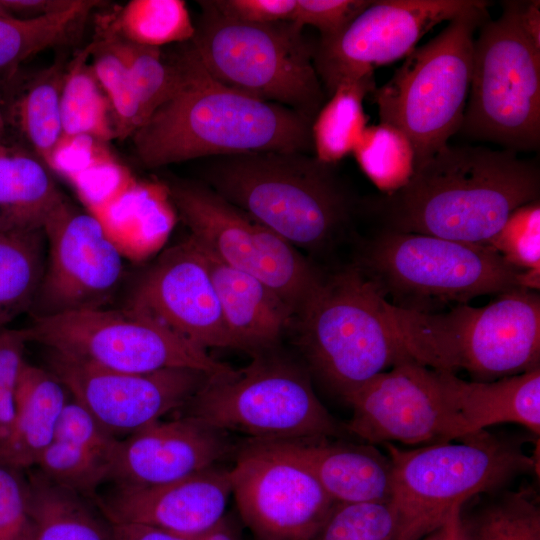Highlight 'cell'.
I'll return each instance as SVG.
<instances>
[{
  "label": "cell",
  "instance_id": "cell-43",
  "mask_svg": "<svg viewBox=\"0 0 540 540\" xmlns=\"http://www.w3.org/2000/svg\"><path fill=\"white\" fill-rule=\"evenodd\" d=\"M29 526L27 472L0 461V540H16Z\"/></svg>",
  "mask_w": 540,
  "mask_h": 540
},
{
  "label": "cell",
  "instance_id": "cell-24",
  "mask_svg": "<svg viewBox=\"0 0 540 540\" xmlns=\"http://www.w3.org/2000/svg\"><path fill=\"white\" fill-rule=\"evenodd\" d=\"M451 405L469 434L496 424L515 423L540 434V368L488 382L466 381L437 370Z\"/></svg>",
  "mask_w": 540,
  "mask_h": 540
},
{
  "label": "cell",
  "instance_id": "cell-23",
  "mask_svg": "<svg viewBox=\"0 0 540 540\" xmlns=\"http://www.w3.org/2000/svg\"><path fill=\"white\" fill-rule=\"evenodd\" d=\"M204 256L233 349L252 356L279 347L295 318L292 307L259 279Z\"/></svg>",
  "mask_w": 540,
  "mask_h": 540
},
{
  "label": "cell",
  "instance_id": "cell-13",
  "mask_svg": "<svg viewBox=\"0 0 540 540\" xmlns=\"http://www.w3.org/2000/svg\"><path fill=\"white\" fill-rule=\"evenodd\" d=\"M27 342L98 367L128 373L192 368L215 375L231 366L130 307L32 318L22 329Z\"/></svg>",
  "mask_w": 540,
  "mask_h": 540
},
{
  "label": "cell",
  "instance_id": "cell-52",
  "mask_svg": "<svg viewBox=\"0 0 540 540\" xmlns=\"http://www.w3.org/2000/svg\"><path fill=\"white\" fill-rule=\"evenodd\" d=\"M16 540H33V533L31 525L29 528Z\"/></svg>",
  "mask_w": 540,
  "mask_h": 540
},
{
  "label": "cell",
  "instance_id": "cell-18",
  "mask_svg": "<svg viewBox=\"0 0 540 540\" xmlns=\"http://www.w3.org/2000/svg\"><path fill=\"white\" fill-rule=\"evenodd\" d=\"M48 364L73 399L117 439L180 411L211 375L192 368L113 371L53 351Z\"/></svg>",
  "mask_w": 540,
  "mask_h": 540
},
{
  "label": "cell",
  "instance_id": "cell-30",
  "mask_svg": "<svg viewBox=\"0 0 540 540\" xmlns=\"http://www.w3.org/2000/svg\"><path fill=\"white\" fill-rule=\"evenodd\" d=\"M376 88L374 74L340 83L311 126L315 157L336 164L351 153L367 127L363 100Z\"/></svg>",
  "mask_w": 540,
  "mask_h": 540
},
{
  "label": "cell",
  "instance_id": "cell-38",
  "mask_svg": "<svg viewBox=\"0 0 540 540\" xmlns=\"http://www.w3.org/2000/svg\"><path fill=\"white\" fill-rule=\"evenodd\" d=\"M92 45L91 66L110 103L116 138L125 139L147 121L146 112L121 58L100 38Z\"/></svg>",
  "mask_w": 540,
  "mask_h": 540
},
{
  "label": "cell",
  "instance_id": "cell-5",
  "mask_svg": "<svg viewBox=\"0 0 540 540\" xmlns=\"http://www.w3.org/2000/svg\"><path fill=\"white\" fill-rule=\"evenodd\" d=\"M290 330L310 374L342 399L396 364L414 360L386 300L354 263L325 274Z\"/></svg>",
  "mask_w": 540,
  "mask_h": 540
},
{
  "label": "cell",
  "instance_id": "cell-31",
  "mask_svg": "<svg viewBox=\"0 0 540 540\" xmlns=\"http://www.w3.org/2000/svg\"><path fill=\"white\" fill-rule=\"evenodd\" d=\"M93 45L86 46L71 61L61 90L63 135H88L107 143L116 138L110 103L91 64Z\"/></svg>",
  "mask_w": 540,
  "mask_h": 540
},
{
  "label": "cell",
  "instance_id": "cell-27",
  "mask_svg": "<svg viewBox=\"0 0 540 540\" xmlns=\"http://www.w3.org/2000/svg\"><path fill=\"white\" fill-rule=\"evenodd\" d=\"M28 471L33 540H114L112 523L92 499L50 481L36 468Z\"/></svg>",
  "mask_w": 540,
  "mask_h": 540
},
{
  "label": "cell",
  "instance_id": "cell-26",
  "mask_svg": "<svg viewBox=\"0 0 540 540\" xmlns=\"http://www.w3.org/2000/svg\"><path fill=\"white\" fill-rule=\"evenodd\" d=\"M66 197L42 162L0 143V231L43 230Z\"/></svg>",
  "mask_w": 540,
  "mask_h": 540
},
{
  "label": "cell",
  "instance_id": "cell-7",
  "mask_svg": "<svg viewBox=\"0 0 540 540\" xmlns=\"http://www.w3.org/2000/svg\"><path fill=\"white\" fill-rule=\"evenodd\" d=\"M354 264L389 304L416 312L525 288L524 271L488 244L418 233L379 229L362 243Z\"/></svg>",
  "mask_w": 540,
  "mask_h": 540
},
{
  "label": "cell",
  "instance_id": "cell-48",
  "mask_svg": "<svg viewBox=\"0 0 540 540\" xmlns=\"http://www.w3.org/2000/svg\"><path fill=\"white\" fill-rule=\"evenodd\" d=\"M112 529L114 540H197L142 524H112Z\"/></svg>",
  "mask_w": 540,
  "mask_h": 540
},
{
  "label": "cell",
  "instance_id": "cell-11",
  "mask_svg": "<svg viewBox=\"0 0 540 540\" xmlns=\"http://www.w3.org/2000/svg\"><path fill=\"white\" fill-rule=\"evenodd\" d=\"M459 132L514 152L540 146V50L523 32L517 1L503 2L497 19L479 27Z\"/></svg>",
  "mask_w": 540,
  "mask_h": 540
},
{
  "label": "cell",
  "instance_id": "cell-45",
  "mask_svg": "<svg viewBox=\"0 0 540 540\" xmlns=\"http://www.w3.org/2000/svg\"><path fill=\"white\" fill-rule=\"evenodd\" d=\"M108 154L106 143L91 136L63 135L45 163L50 169L73 179Z\"/></svg>",
  "mask_w": 540,
  "mask_h": 540
},
{
  "label": "cell",
  "instance_id": "cell-36",
  "mask_svg": "<svg viewBox=\"0 0 540 540\" xmlns=\"http://www.w3.org/2000/svg\"><path fill=\"white\" fill-rule=\"evenodd\" d=\"M65 72L62 63L45 70L17 104L20 129L42 162L63 136L61 90Z\"/></svg>",
  "mask_w": 540,
  "mask_h": 540
},
{
  "label": "cell",
  "instance_id": "cell-4",
  "mask_svg": "<svg viewBox=\"0 0 540 540\" xmlns=\"http://www.w3.org/2000/svg\"><path fill=\"white\" fill-rule=\"evenodd\" d=\"M388 315L411 357L431 369L467 372L488 382L540 368V295L514 288L491 303L416 312L386 301Z\"/></svg>",
  "mask_w": 540,
  "mask_h": 540
},
{
  "label": "cell",
  "instance_id": "cell-3",
  "mask_svg": "<svg viewBox=\"0 0 540 540\" xmlns=\"http://www.w3.org/2000/svg\"><path fill=\"white\" fill-rule=\"evenodd\" d=\"M203 178L217 195L299 251L326 254L351 229L358 202L334 169L300 152L209 158Z\"/></svg>",
  "mask_w": 540,
  "mask_h": 540
},
{
  "label": "cell",
  "instance_id": "cell-25",
  "mask_svg": "<svg viewBox=\"0 0 540 540\" xmlns=\"http://www.w3.org/2000/svg\"><path fill=\"white\" fill-rule=\"evenodd\" d=\"M69 392L48 369L23 364L15 389V415L0 444V461L28 470L53 440Z\"/></svg>",
  "mask_w": 540,
  "mask_h": 540
},
{
  "label": "cell",
  "instance_id": "cell-51",
  "mask_svg": "<svg viewBox=\"0 0 540 540\" xmlns=\"http://www.w3.org/2000/svg\"><path fill=\"white\" fill-rule=\"evenodd\" d=\"M459 510L456 509L448 520L421 540H461L459 530Z\"/></svg>",
  "mask_w": 540,
  "mask_h": 540
},
{
  "label": "cell",
  "instance_id": "cell-6",
  "mask_svg": "<svg viewBox=\"0 0 540 540\" xmlns=\"http://www.w3.org/2000/svg\"><path fill=\"white\" fill-rule=\"evenodd\" d=\"M383 446L392 466L393 540H421L470 498L536 469L519 441L487 429L457 442Z\"/></svg>",
  "mask_w": 540,
  "mask_h": 540
},
{
  "label": "cell",
  "instance_id": "cell-20",
  "mask_svg": "<svg viewBox=\"0 0 540 540\" xmlns=\"http://www.w3.org/2000/svg\"><path fill=\"white\" fill-rule=\"evenodd\" d=\"M239 445L231 433L192 416L159 420L118 439L107 482L147 486L176 481L235 457Z\"/></svg>",
  "mask_w": 540,
  "mask_h": 540
},
{
  "label": "cell",
  "instance_id": "cell-54",
  "mask_svg": "<svg viewBox=\"0 0 540 540\" xmlns=\"http://www.w3.org/2000/svg\"><path fill=\"white\" fill-rule=\"evenodd\" d=\"M3 127H4V122H3L2 114L0 112V134H1L2 130H3Z\"/></svg>",
  "mask_w": 540,
  "mask_h": 540
},
{
  "label": "cell",
  "instance_id": "cell-15",
  "mask_svg": "<svg viewBox=\"0 0 540 540\" xmlns=\"http://www.w3.org/2000/svg\"><path fill=\"white\" fill-rule=\"evenodd\" d=\"M43 232L46 263L32 318L105 308L124 275L123 258L105 225L65 198Z\"/></svg>",
  "mask_w": 540,
  "mask_h": 540
},
{
  "label": "cell",
  "instance_id": "cell-53",
  "mask_svg": "<svg viewBox=\"0 0 540 540\" xmlns=\"http://www.w3.org/2000/svg\"><path fill=\"white\" fill-rule=\"evenodd\" d=\"M0 16L1 17H4V16H12L8 13V11L5 9V7L3 6L1 0H0Z\"/></svg>",
  "mask_w": 540,
  "mask_h": 540
},
{
  "label": "cell",
  "instance_id": "cell-22",
  "mask_svg": "<svg viewBox=\"0 0 540 540\" xmlns=\"http://www.w3.org/2000/svg\"><path fill=\"white\" fill-rule=\"evenodd\" d=\"M331 438L254 441L303 465L337 504L390 501L392 466L388 455L372 444Z\"/></svg>",
  "mask_w": 540,
  "mask_h": 540
},
{
  "label": "cell",
  "instance_id": "cell-17",
  "mask_svg": "<svg viewBox=\"0 0 540 540\" xmlns=\"http://www.w3.org/2000/svg\"><path fill=\"white\" fill-rule=\"evenodd\" d=\"M482 1H372L340 33L314 46V67L327 95L343 81L374 74L375 68L407 57L436 25Z\"/></svg>",
  "mask_w": 540,
  "mask_h": 540
},
{
  "label": "cell",
  "instance_id": "cell-44",
  "mask_svg": "<svg viewBox=\"0 0 540 540\" xmlns=\"http://www.w3.org/2000/svg\"><path fill=\"white\" fill-rule=\"evenodd\" d=\"M85 197L96 205L113 201L131 184L128 169L110 153L73 178Z\"/></svg>",
  "mask_w": 540,
  "mask_h": 540
},
{
  "label": "cell",
  "instance_id": "cell-42",
  "mask_svg": "<svg viewBox=\"0 0 540 540\" xmlns=\"http://www.w3.org/2000/svg\"><path fill=\"white\" fill-rule=\"evenodd\" d=\"M368 0H296L290 21L303 30L306 25L317 28L320 39L340 33L357 15L367 8Z\"/></svg>",
  "mask_w": 540,
  "mask_h": 540
},
{
  "label": "cell",
  "instance_id": "cell-14",
  "mask_svg": "<svg viewBox=\"0 0 540 540\" xmlns=\"http://www.w3.org/2000/svg\"><path fill=\"white\" fill-rule=\"evenodd\" d=\"M349 436L368 444L423 446L469 434L447 398L435 369L414 360L396 364L347 394Z\"/></svg>",
  "mask_w": 540,
  "mask_h": 540
},
{
  "label": "cell",
  "instance_id": "cell-49",
  "mask_svg": "<svg viewBox=\"0 0 540 540\" xmlns=\"http://www.w3.org/2000/svg\"><path fill=\"white\" fill-rule=\"evenodd\" d=\"M517 14L523 32L534 47L540 50V2L517 1Z\"/></svg>",
  "mask_w": 540,
  "mask_h": 540
},
{
  "label": "cell",
  "instance_id": "cell-28",
  "mask_svg": "<svg viewBox=\"0 0 540 540\" xmlns=\"http://www.w3.org/2000/svg\"><path fill=\"white\" fill-rule=\"evenodd\" d=\"M461 540H540V508L528 490L478 494L459 510Z\"/></svg>",
  "mask_w": 540,
  "mask_h": 540
},
{
  "label": "cell",
  "instance_id": "cell-1",
  "mask_svg": "<svg viewBox=\"0 0 540 540\" xmlns=\"http://www.w3.org/2000/svg\"><path fill=\"white\" fill-rule=\"evenodd\" d=\"M540 171L517 152L447 145L400 189L360 202L380 229L487 244L518 207L538 200Z\"/></svg>",
  "mask_w": 540,
  "mask_h": 540
},
{
  "label": "cell",
  "instance_id": "cell-16",
  "mask_svg": "<svg viewBox=\"0 0 540 540\" xmlns=\"http://www.w3.org/2000/svg\"><path fill=\"white\" fill-rule=\"evenodd\" d=\"M234 459L232 494L258 540H311L337 504L303 465L254 440Z\"/></svg>",
  "mask_w": 540,
  "mask_h": 540
},
{
  "label": "cell",
  "instance_id": "cell-46",
  "mask_svg": "<svg viewBox=\"0 0 540 540\" xmlns=\"http://www.w3.org/2000/svg\"><path fill=\"white\" fill-rule=\"evenodd\" d=\"M212 7L226 18L248 24L290 21L296 0H215Z\"/></svg>",
  "mask_w": 540,
  "mask_h": 540
},
{
  "label": "cell",
  "instance_id": "cell-34",
  "mask_svg": "<svg viewBox=\"0 0 540 540\" xmlns=\"http://www.w3.org/2000/svg\"><path fill=\"white\" fill-rule=\"evenodd\" d=\"M115 446L101 448L53 438L33 468L50 481L93 500L108 481Z\"/></svg>",
  "mask_w": 540,
  "mask_h": 540
},
{
  "label": "cell",
  "instance_id": "cell-8",
  "mask_svg": "<svg viewBox=\"0 0 540 540\" xmlns=\"http://www.w3.org/2000/svg\"><path fill=\"white\" fill-rule=\"evenodd\" d=\"M251 358L244 368L210 375L182 415L252 440L349 436L317 397L303 362L280 346Z\"/></svg>",
  "mask_w": 540,
  "mask_h": 540
},
{
  "label": "cell",
  "instance_id": "cell-12",
  "mask_svg": "<svg viewBox=\"0 0 540 540\" xmlns=\"http://www.w3.org/2000/svg\"><path fill=\"white\" fill-rule=\"evenodd\" d=\"M166 187L189 239L204 254L259 279L298 314L325 276L306 254L203 183Z\"/></svg>",
  "mask_w": 540,
  "mask_h": 540
},
{
  "label": "cell",
  "instance_id": "cell-9",
  "mask_svg": "<svg viewBox=\"0 0 540 540\" xmlns=\"http://www.w3.org/2000/svg\"><path fill=\"white\" fill-rule=\"evenodd\" d=\"M489 5L482 1L450 20L372 92L380 123L396 127L410 140L415 167L447 146L461 128L472 75L474 34L490 17Z\"/></svg>",
  "mask_w": 540,
  "mask_h": 540
},
{
  "label": "cell",
  "instance_id": "cell-41",
  "mask_svg": "<svg viewBox=\"0 0 540 540\" xmlns=\"http://www.w3.org/2000/svg\"><path fill=\"white\" fill-rule=\"evenodd\" d=\"M27 343L22 329L0 328V444L10 433L15 415V389L25 363Z\"/></svg>",
  "mask_w": 540,
  "mask_h": 540
},
{
  "label": "cell",
  "instance_id": "cell-39",
  "mask_svg": "<svg viewBox=\"0 0 540 540\" xmlns=\"http://www.w3.org/2000/svg\"><path fill=\"white\" fill-rule=\"evenodd\" d=\"M390 501L336 504L311 540H393Z\"/></svg>",
  "mask_w": 540,
  "mask_h": 540
},
{
  "label": "cell",
  "instance_id": "cell-37",
  "mask_svg": "<svg viewBox=\"0 0 540 540\" xmlns=\"http://www.w3.org/2000/svg\"><path fill=\"white\" fill-rule=\"evenodd\" d=\"M100 36L124 62L149 118L179 87L183 74L181 55L169 62L160 48L138 45L106 30Z\"/></svg>",
  "mask_w": 540,
  "mask_h": 540
},
{
  "label": "cell",
  "instance_id": "cell-29",
  "mask_svg": "<svg viewBox=\"0 0 540 540\" xmlns=\"http://www.w3.org/2000/svg\"><path fill=\"white\" fill-rule=\"evenodd\" d=\"M43 230L0 231V328L29 312L46 263Z\"/></svg>",
  "mask_w": 540,
  "mask_h": 540
},
{
  "label": "cell",
  "instance_id": "cell-2",
  "mask_svg": "<svg viewBox=\"0 0 540 540\" xmlns=\"http://www.w3.org/2000/svg\"><path fill=\"white\" fill-rule=\"evenodd\" d=\"M181 59L179 87L132 135L144 166L253 152L308 153L313 149L311 120L216 81L192 46L183 51Z\"/></svg>",
  "mask_w": 540,
  "mask_h": 540
},
{
  "label": "cell",
  "instance_id": "cell-10",
  "mask_svg": "<svg viewBox=\"0 0 540 540\" xmlns=\"http://www.w3.org/2000/svg\"><path fill=\"white\" fill-rule=\"evenodd\" d=\"M192 40L212 78L251 97L288 107L313 122L324 89L313 62L314 46L291 21L248 24L224 17L209 1Z\"/></svg>",
  "mask_w": 540,
  "mask_h": 540
},
{
  "label": "cell",
  "instance_id": "cell-47",
  "mask_svg": "<svg viewBox=\"0 0 540 540\" xmlns=\"http://www.w3.org/2000/svg\"><path fill=\"white\" fill-rule=\"evenodd\" d=\"M76 0H1L8 13L18 18H35L62 12Z\"/></svg>",
  "mask_w": 540,
  "mask_h": 540
},
{
  "label": "cell",
  "instance_id": "cell-50",
  "mask_svg": "<svg viewBox=\"0 0 540 540\" xmlns=\"http://www.w3.org/2000/svg\"><path fill=\"white\" fill-rule=\"evenodd\" d=\"M197 540H243L239 521L233 515L225 516Z\"/></svg>",
  "mask_w": 540,
  "mask_h": 540
},
{
  "label": "cell",
  "instance_id": "cell-32",
  "mask_svg": "<svg viewBox=\"0 0 540 540\" xmlns=\"http://www.w3.org/2000/svg\"><path fill=\"white\" fill-rule=\"evenodd\" d=\"M99 1L76 0L68 9L35 18L0 16V71L70 41Z\"/></svg>",
  "mask_w": 540,
  "mask_h": 540
},
{
  "label": "cell",
  "instance_id": "cell-21",
  "mask_svg": "<svg viewBox=\"0 0 540 540\" xmlns=\"http://www.w3.org/2000/svg\"><path fill=\"white\" fill-rule=\"evenodd\" d=\"M230 494V469L215 465L164 484L110 483L93 501L112 524H142L198 538L225 516Z\"/></svg>",
  "mask_w": 540,
  "mask_h": 540
},
{
  "label": "cell",
  "instance_id": "cell-19",
  "mask_svg": "<svg viewBox=\"0 0 540 540\" xmlns=\"http://www.w3.org/2000/svg\"><path fill=\"white\" fill-rule=\"evenodd\" d=\"M127 307L202 349H233L206 258L189 238L145 271Z\"/></svg>",
  "mask_w": 540,
  "mask_h": 540
},
{
  "label": "cell",
  "instance_id": "cell-33",
  "mask_svg": "<svg viewBox=\"0 0 540 540\" xmlns=\"http://www.w3.org/2000/svg\"><path fill=\"white\" fill-rule=\"evenodd\" d=\"M105 30L138 45L160 48L191 40L195 25L182 0H131Z\"/></svg>",
  "mask_w": 540,
  "mask_h": 540
},
{
  "label": "cell",
  "instance_id": "cell-35",
  "mask_svg": "<svg viewBox=\"0 0 540 540\" xmlns=\"http://www.w3.org/2000/svg\"><path fill=\"white\" fill-rule=\"evenodd\" d=\"M352 153L363 173L382 194L403 187L415 169L410 140L388 124L367 126Z\"/></svg>",
  "mask_w": 540,
  "mask_h": 540
},
{
  "label": "cell",
  "instance_id": "cell-40",
  "mask_svg": "<svg viewBox=\"0 0 540 540\" xmlns=\"http://www.w3.org/2000/svg\"><path fill=\"white\" fill-rule=\"evenodd\" d=\"M487 244L516 269L540 271L539 199L516 208Z\"/></svg>",
  "mask_w": 540,
  "mask_h": 540
}]
</instances>
